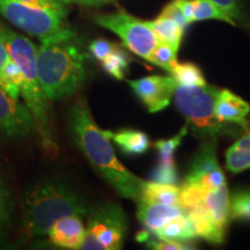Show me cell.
I'll list each match as a JSON object with an SVG mask.
<instances>
[{
  "instance_id": "cell-2",
  "label": "cell",
  "mask_w": 250,
  "mask_h": 250,
  "mask_svg": "<svg viewBox=\"0 0 250 250\" xmlns=\"http://www.w3.org/2000/svg\"><path fill=\"white\" fill-rule=\"evenodd\" d=\"M86 55L76 35L42 42L36 52L41 87L49 101L66 99L78 92L86 79Z\"/></svg>"
},
{
  "instance_id": "cell-11",
  "label": "cell",
  "mask_w": 250,
  "mask_h": 250,
  "mask_svg": "<svg viewBox=\"0 0 250 250\" xmlns=\"http://www.w3.org/2000/svg\"><path fill=\"white\" fill-rule=\"evenodd\" d=\"M127 83L152 114L164 110L170 104L179 85L171 76H149L129 80Z\"/></svg>"
},
{
  "instance_id": "cell-21",
  "label": "cell",
  "mask_w": 250,
  "mask_h": 250,
  "mask_svg": "<svg viewBox=\"0 0 250 250\" xmlns=\"http://www.w3.org/2000/svg\"><path fill=\"white\" fill-rule=\"evenodd\" d=\"M171 77L176 80L179 85L183 86H204L206 85L205 78L201 68L192 62H176L170 71Z\"/></svg>"
},
{
  "instance_id": "cell-7",
  "label": "cell",
  "mask_w": 250,
  "mask_h": 250,
  "mask_svg": "<svg viewBox=\"0 0 250 250\" xmlns=\"http://www.w3.org/2000/svg\"><path fill=\"white\" fill-rule=\"evenodd\" d=\"M127 217L121 205L107 203L94 208L88 215L83 250H118L127 232Z\"/></svg>"
},
{
  "instance_id": "cell-3",
  "label": "cell",
  "mask_w": 250,
  "mask_h": 250,
  "mask_svg": "<svg viewBox=\"0 0 250 250\" xmlns=\"http://www.w3.org/2000/svg\"><path fill=\"white\" fill-rule=\"evenodd\" d=\"M86 213L85 201L70 184L59 180L40 181L24 192L22 234L26 239L45 235L61 218Z\"/></svg>"
},
{
  "instance_id": "cell-35",
  "label": "cell",
  "mask_w": 250,
  "mask_h": 250,
  "mask_svg": "<svg viewBox=\"0 0 250 250\" xmlns=\"http://www.w3.org/2000/svg\"><path fill=\"white\" fill-rule=\"evenodd\" d=\"M62 2L64 4H78V5H83V6H100L105 4V2L111 1V0H61Z\"/></svg>"
},
{
  "instance_id": "cell-18",
  "label": "cell",
  "mask_w": 250,
  "mask_h": 250,
  "mask_svg": "<svg viewBox=\"0 0 250 250\" xmlns=\"http://www.w3.org/2000/svg\"><path fill=\"white\" fill-rule=\"evenodd\" d=\"M110 138L125 154L140 155L144 154L149 147L147 134L137 130H122L117 133H111Z\"/></svg>"
},
{
  "instance_id": "cell-5",
  "label": "cell",
  "mask_w": 250,
  "mask_h": 250,
  "mask_svg": "<svg viewBox=\"0 0 250 250\" xmlns=\"http://www.w3.org/2000/svg\"><path fill=\"white\" fill-rule=\"evenodd\" d=\"M219 92L220 89L208 83L204 86L177 85L174 94L175 104L197 138H218L235 132L230 124L219 121L215 114Z\"/></svg>"
},
{
  "instance_id": "cell-37",
  "label": "cell",
  "mask_w": 250,
  "mask_h": 250,
  "mask_svg": "<svg viewBox=\"0 0 250 250\" xmlns=\"http://www.w3.org/2000/svg\"><path fill=\"white\" fill-rule=\"evenodd\" d=\"M2 237H4V232H2V229H1V228H0V241H1V240H2Z\"/></svg>"
},
{
  "instance_id": "cell-19",
  "label": "cell",
  "mask_w": 250,
  "mask_h": 250,
  "mask_svg": "<svg viewBox=\"0 0 250 250\" xmlns=\"http://www.w3.org/2000/svg\"><path fill=\"white\" fill-rule=\"evenodd\" d=\"M226 168L235 174L250 168V132L241 137L227 149Z\"/></svg>"
},
{
  "instance_id": "cell-14",
  "label": "cell",
  "mask_w": 250,
  "mask_h": 250,
  "mask_svg": "<svg viewBox=\"0 0 250 250\" xmlns=\"http://www.w3.org/2000/svg\"><path fill=\"white\" fill-rule=\"evenodd\" d=\"M187 213L180 205H168L161 203H147L139 201L137 218L145 227L146 230L153 233L154 230L165 226L168 221L173 220L179 215Z\"/></svg>"
},
{
  "instance_id": "cell-27",
  "label": "cell",
  "mask_w": 250,
  "mask_h": 250,
  "mask_svg": "<svg viewBox=\"0 0 250 250\" xmlns=\"http://www.w3.org/2000/svg\"><path fill=\"white\" fill-rule=\"evenodd\" d=\"M152 181L164 184H176L179 175L175 165H159V167L153 171Z\"/></svg>"
},
{
  "instance_id": "cell-29",
  "label": "cell",
  "mask_w": 250,
  "mask_h": 250,
  "mask_svg": "<svg viewBox=\"0 0 250 250\" xmlns=\"http://www.w3.org/2000/svg\"><path fill=\"white\" fill-rule=\"evenodd\" d=\"M115 48L116 45L105 40H95L89 44L90 54L99 62H102Z\"/></svg>"
},
{
  "instance_id": "cell-20",
  "label": "cell",
  "mask_w": 250,
  "mask_h": 250,
  "mask_svg": "<svg viewBox=\"0 0 250 250\" xmlns=\"http://www.w3.org/2000/svg\"><path fill=\"white\" fill-rule=\"evenodd\" d=\"M22 71L13 59L9 58L5 66L0 72V87L11 96L18 100L21 95V86H22Z\"/></svg>"
},
{
  "instance_id": "cell-12",
  "label": "cell",
  "mask_w": 250,
  "mask_h": 250,
  "mask_svg": "<svg viewBox=\"0 0 250 250\" xmlns=\"http://www.w3.org/2000/svg\"><path fill=\"white\" fill-rule=\"evenodd\" d=\"M83 215L71 214L62 217L52 225L46 235L52 245L62 249H81L86 235Z\"/></svg>"
},
{
  "instance_id": "cell-6",
  "label": "cell",
  "mask_w": 250,
  "mask_h": 250,
  "mask_svg": "<svg viewBox=\"0 0 250 250\" xmlns=\"http://www.w3.org/2000/svg\"><path fill=\"white\" fill-rule=\"evenodd\" d=\"M0 14L41 42L62 36L70 31L64 27L66 8H40L19 0H0Z\"/></svg>"
},
{
  "instance_id": "cell-1",
  "label": "cell",
  "mask_w": 250,
  "mask_h": 250,
  "mask_svg": "<svg viewBox=\"0 0 250 250\" xmlns=\"http://www.w3.org/2000/svg\"><path fill=\"white\" fill-rule=\"evenodd\" d=\"M68 121L73 142L94 170L120 196L139 201L144 180L121 164L110 143L111 132L103 131L96 125L85 100L78 99L74 102Z\"/></svg>"
},
{
  "instance_id": "cell-31",
  "label": "cell",
  "mask_w": 250,
  "mask_h": 250,
  "mask_svg": "<svg viewBox=\"0 0 250 250\" xmlns=\"http://www.w3.org/2000/svg\"><path fill=\"white\" fill-rule=\"evenodd\" d=\"M162 17H167L169 19H173L174 21H176L177 23L180 24V26H182L184 29H186L188 24H189V22L187 21V19L184 15L182 14V12L180 11L179 8H177V6L174 4L173 1L170 2V4H168L166 7L164 8V11L161 12Z\"/></svg>"
},
{
  "instance_id": "cell-38",
  "label": "cell",
  "mask_w": 250,
  "mask_h": 250,
  "mask_svg": "<svg viewBox=\"0 0 250 250\" xmlns=\"http://www.w3.org/2000/svg\"><path fill=\"white\" fill-rule=\"evenodd\" d=\"M247 192H248L249 195H250V189H247Z\"/></svg>"
},
{
  "instance_id": "cell-34",
  "label": "cell",
  "mask_w": 250,
  "mask_h": 250,
  "mask_svg": "<svg viewBox=\"0 0 250 250\" xmlns=\"http://www.w3.org/2000/svg\"><path fill=\"white\" fill-rule=\"evenodd\" d=\"M174 4L177 6V8L182 12V14L186 17L187 21L189 24L193 22L192 15H193V0H174Z\"/></svg>"
},
{
  "instance_id": "cell-28",
  "label": "cell",
  "mask_w": 250,
  "mask_h": 250,
  "mask_svg": "<svg viewBox=\"0 0 250 250\" xmlns=\"http://www.w3.org/2000/svg\"><path fill=\"white\" fill-rule=\"evenodd\" d=\"M12 215V201L6 190L1 179H0V228H4L8 224Z\"/></svg>"
},
{
  "instance_id": "cell-22",
  "label": "cell",
  "mask_w": 250,
  "mask_h": 250,
  "mask_svg": "<svg viewBox=\"0 0 250 250\" xmlns=\"http://www.w3.org/2000/svg\"><path fill=\"white\" fill-rule=\"evenodd\" d=\"M101 62L103 70L108 74H110L115 79L122 80L124 79L125 74L129 70L130 59L123 50L118 49L116 46Z\"/></svg>"
},
{
  "instance_id": "cell-30",
  "label": "cell",
  "mask_w": 250,
  "mask_h": 250,
  "mask_svg": "<svg viewBox=\"0 0 250 250\" xmlns=\"http://www.w3.org/2000/svg\"><path fill=\"white\" fill-rule=\"evenodd\" d=\"M212 4L218 6L221 11L225 12L228 17L234 19H237V20H241L243 19L242 12L240 9L239 1L237 0H208Z\"/></svg>"
},
{
  "instance_id": "cell-25",
  "label": "cell",
  "mask_w": 250,
  "mask_h": 250,
  "mask_svg": "<svg viewBox=\"0 0 250 250\" xmlns=\"http://www.w3.org/2000/svg\"><path fill=\"white\" fill-rule=\"evenodd\" d=\"M177 51L173 46L167 44V43L164 42H159L154 50L152 51L151 57H149V61L153 62V64L158 65L159 67L164 68L165 71L169 72L171 71V68L174 67V65L176 64V56H177Z\"/></svg>"
},
{
  "instance_id": "cell-16",
  "label": "cell",
  "mask_w": 250,
  "mask_h": 250,
  "mask_svg": "<svg viewBox=\"0 0 250 250\" xmlns=\"http://www.w3.org/2000/svg\"><path fill=\"white\" fill-rule=\"evenodd\" d=\"M181 188L176 184H164L154 181H143L139 201L161 203L168 205H180ZM138 201V202H139Z\"/></svg>"
},
{
  "instance_id": "cell-9",
  "label": "cell",
  "mask_w": 250,
  "mask_h": 250,
  "mask_svg": "<svg viewBox=\"0 0 250 250\" xmlns=\"http://www.w3.org/2000/svg\"><path fill=\"white\" fill-rule=\"evenodd\" d=\"M218 138L204 139L193 158L183 184H190L204 190H215L226 184L223 169L217 159Z\"/></svg>"
},
{
  "instance_id": "cell-17",
  "label": "cell",
  "mask_w": 250,
  "mask_h": 250,
  "mask_svg": "<svg viewBox=\"0 0 250 250\" xmlns=\"http://www.w3.org/2000/svg\"><path fill=\"white\" fill-rule=\"evenodd\" d=\"M146 23L153 30V33L155 34L159 42L167 43V44L171 45L173 48L179 50L183 33L186 29L182 26H180L176 21H174L173 19L160 15L155 20L146 21Z\"/></svg>"
},
{
  "instance_id": "cell-36",
  "label": "cell",
  "mask_w": 250,
  "mask_h": 250,
  "mask_svg": "<svg viewBox=\"0 0 250 250\" xmlns=\"http://www.w3.org/2000/svg\"><path fill=\"white\" fill-rule=\"evenodd\" d=\"M9 58H11V56L8 54V50L6 48L4 40L0 35V72H1L2 67L5 66V64L8 62Z\"/></svg>"
},
{
  "instance_id": "cell-4",
  "label": "cell",
  "mask_w": 250,
  "mask_h": 250,
  "mask_svg": "<svg viewBox=\"0 0 250 250\" xmlns=\"http://www.w3.org/2000/svg\"><path fill=\"white\" fill-rule=\"evenodd\" d=\"M0 35L4 40L6 48L11 58L17 62L22 71V86L21 96L24 105L30 111L35 122V129L39 132L45 149L50 152L57 151L51 127L49 122L48 101L41 87L39 74L36 68V52L37 48L21 34L15 33L4 24L0 23Z\"/></svg>"
},
{
  "instance_id": "cell-24",
  "label": "cell",
  "mask_w": 250,
  "mask_h": 250,
  "mask_svg": "<svg viewBox=\"0 0 250 250\" xmlns=\"http://www.w3.org/2000/svg\"><path fill=\"white\" fill-rule=\"evenodd\" d=\"M188 129H189V126H188V124H186L182 129H181L180 132L171 139L158 140V142L154 144L155 148L158 149L159 152V156H160V164L175 165L174 153L181 145V143H182V139L187 134Z\"/></svg>"
},
{
  "instance_id": "cell-32",
  "label": "cell",
  "mask_w": 250,
  "mask_h": 250,
  "mask_svg": "<svg viewBox=\"0 0 250 250\" xmlns=\"http://www.w3.org/2000/svg\"><path fill=\"white\" fill-rule=\"evenodd\" d=\"M147 246L152 249L159 250H184L192 249V247H188L186 243L175 241H162V240H151L147 242Z\"/></svg>"
},
{
  "instance_id": "cell-33",
  "label": "cell",
  "mask_w": 250,
  "mask_h": 250,
  "mask_svg": "<svg viewBox=\"0 0 250 250\" xmlns=\"http://www.w3.org/2000/svg\"><path fill=\"white\" fill-rule=\"evenodd\" d=\"M19 1L40 8H65V4L61 0H19Z\"/></svg>"
},
{
  "instance_id": "cell-8",
  "label": "cell",
  "mask_w": 250,
  "mask_h": 250,
  "mask_svg": "<svg viewBox=\"0 0 250 250\" xmlns=\"http://www.w3.org/2000/svg\"><path fill=\"white\" fill-rule=\"evenodd\" d=\"M94 20L101 27L120 36L123 44L130 51L146 61H149L152 51L159 43L146 21L139 20L122 9L111 14L98 15Z\"/></svg>"
},
{
  "instance_id": "cell-26",
  "label": "cell",
  "mask_w": 250,
  "mask_h": 250,
  "mask_svg": "<svg viewBox=\"0 0 250 250\" xmlns=\"http://www.w3.org/2000/svg\"><path fill=\"white\" fill-rule=\"evenodd\" d=\"M229 217L232 220L250 221V195L247 190H240L230 197Z\"/></svg>"
},
{
  "instance_id": "cell-13",
  "label": "cell",
  "mask_w": 250,
  "mask_h": 250,
  "mask_svg": "<svg viewBox=\"0 0 250 250\" xmlns=\"http://www.w3.org/2000/svg\"><path fill=\"white\" fill-rule=\"evenodd\" d=\"M250 112V104L240 96L228 89L220 90L215 103V114L218 120L227 124H235L241 129L249 131L247 116Z\"/></svg>"
},
{
  "instance_id": "cell-23",
  "label": "cell",
  "mask_w": 250,
  "mask_h": 250,
  "mask_svg": "<svg viewBox=\"0 0 250 250\" xmlns=\"http://www.w3.org/2000/svg\"><path fill=\"white\" fill-rule=\"evenodd\" d=\"M208 19H215V20L224 21V22L235 26L233 19L228 17L225 12L221 11L218 6L212 4L211 1H208V0H193L192 21L208 20Z\"/></svg>"
},
{
  "instance_id": "cell-15",
  "label": "cell",
  "mask_w": 250,
  "mask_h": 250,
  "mask_svg": "<svg viewBox=\"0 0 250 250\" xmlns=\"http://www.w3.org/2000/svg\"><path fill=\"white\" fill-rule=\"evenodd\" d=\"M156 239L162 241H175V242H189L196 239L197 234L192 226L188 213L179 215L173 220L168 221L165 226L159 228L152 233Z\"/></svg>"
},
{
  "instance_id": "cell-10",
  "label": "cell",
  "mask_w": 250,
  "mask_h": 250,
  "mask_svg": "<svg viewBox=\"0 0 250 250\" xmlns=\"http://www.w3.org/2000/svg\"><path fill=\"white\" fill-rule=\"evenodd\" d=\"M34 130L35 122L28 108L0 87V138H22Z\"/></svg>"
}]
</instances>
